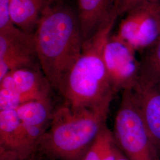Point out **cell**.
<instances>
[{
    "mask_svg": "<svg viewBox=\"0 0 160 160\" xmlns=\"http://www.w3.org/2000/svg\"><path fill=\"white\" fill-rule=\"evenodd\" d=\"M34 34L41 69L52 88L58 90L82 50L77 10L62 1L52 0L43 12Z\"/></svg>",
    "mask_w": 160,
    "mask_h": 160,
    "instance_id": "obj_1",
    "label": "cell"
},
{
    "mask_svg": "<svg viewBox=\"0 0 160 160\" xmlns=\"http://www.w3.org/2000/svg\"><path fill=\"white\" fill-rule=\"evenodd\" d=\"M114 15L90 40L83 43L81 54L64 77L58 91L72 108H87L109 113L114 97L104 61V46L111 35Z\"/></svg>",
    "mask_w": 160,
    "mask_h": 160,
    "instance_id": "obj_2",
    "label": "cell"
},
{
    "mask_svg": "<svg viewBox=\"0 0 160 160\" xmlns=\"http://www.w3.org/2000/svg\"><path fill=\"white\" fill-rule=\"evenodd\" d=\"M108 115L87 108H72L64 103L54 110L38 148L60 159L78 160L106 124Z\"/></svg>",
    "mask_w": 160,
    "mask_h": 160,
    "instance_id": "obj_3",
    "label": "cell"
},
{
    "mask_svg": "<svg viewBox=\"0 0 160 160\" xmlns=\"http://www.w3.org/2000/svg\"><path fill=\"white\" fill-rule=\"evenodd\" d=\"M113 135L116 143L129 160H160L149 135L133 88L122 92L115 116Z\"/></svg>",
    "mask_w": 160,
    "mask_h": 160,
    "instance_id": "obj_4",
    "label": "cell"
},
{
    "mask_svg": "<svg viewBox=\"0 0 160 160\" xmlns=\"http://www.w3.org/2000/svg\"><path fill=\"white\" fill-rule=\"evenodd\" d=\"M120 22L116 35L136 51H145L160 38V0L135 6Z\"/></svg>",
    "mask_w": 160,
    "mask_h": 160,
    "instance_id": "obj_5",
    "label": "cell"
},
{
    "mask_svg": "<svg viewBox=\"0 0 160 160\" xmlns=\"http://www.w3.org/2000/svg\"><path fill=\"white\" fill-rule=\"evenodd\" d=\"M136 52L116 34L110 36L104 46L103 58L115 94L132 89L137 84L140 63L136 57Z\"/></svg>",
    "mask_w": 160,
    "mask_h": 160,
    "instance_id": "obj_6",
    "label": "cell"
},
{
    "mask_svg": "<svg viewBox=\"0 0 160 160\" xmlns=\"http://www.w3.org/2000/svg\"><path fill=\"white\" fill-rule=\"evenodd\" d=\"M23 68H40L34 33L15 25L0 30V80L10 71Z\"/></svg>",
    "mask_w": 160,
    "mask_h": 160,
    "instance_id": "obj_7",
    "label": "cell"
},
{
    "mask_svg": "<svg viewBox=\"0 0 160 160\" xmlns=\"http://www.w3.org/2000/svg\"><path fill=\"white\" fill-rule=\"evenodd\" d=\"M51 88L40 68L15 69L0 80V89L10 92L19 106L32 100L50 97Z\"/></svg>",
    "mask_w": 160,
    "mask_h": 160,
    "instance_id": "obj_8",
    "label": "cell"
},
{
    "mask_svg": "<svg viewBox=\"0 0 160 160\" xmlns=\"http://www.w3.org/2000/svg\"><path fill=\"white\" fill-rule=\"evenodd\" d=\"M1 154L26 160L37 147L32 142L16 110H0Z\"/></svg>",
    "mask_w": 160,
    "mask_h": 160,
    "instance_id": "obj_9",
    "label": "cell"
},
{
    "mask_svg": "<svg viewBox=\"0 0 160 160\" xmlns=\"http://www.w3.org/2000/svg\"><path fill=\"white\" fill-rule=\"evenodd\" d=\"M54 110L50 97L30 101L16 109L29 139L37 148L51 125Z\"/></svg>",
    "mask_w": 160,
    "mask_h": 160,
    "instance_id": "obj_10",
    "label": "cell"
},
{
    "mask_svg": "<svg viewBox=\"0 0 160 160\" xmlns=\"http://www.w3.org/2000/svg\"><path fill=\"white\" fill-rule=\"evenodd\" d=\"M145 125L160 157V83L133 88Z\"/></svg>",
    "mask_w": 160,
    "mask_h": 160,
    "instance_id": "obj_11",
    "label": "cell"
},
{
    "mask_svg": "<svg viewBox=\"0 0 160 160\" xmlns=\"http://www.w3.org/2000/svg\"><path fill=\"white\" fill-rule=\"evenodd\" d=\"M77 11L83 43L90 40L104 24L118 14L115 0H78Z\"/></svg>",
    "mask_w": 160,
    "mask_h": 160,
    "instance_id": "obj_12",
    "label": "cell"
},
{
    "mask_svg": "<svg viewBox=\"0 0 160 160\" xmlns=\"http://www.w3.org/2000/svg\"><path fill=\"white\" fill-rule=\"evenodd\" d=\"M52 0H9L13 24L29 33H34L41 16Z\"/></svg>",
    "mask_w": 160,
    "mask_h": 160,
    "instance_id": "obj_13",
    "label": "cell"
},
{
    "mask_svg": "<svg viewBox=\"0 0 160 160\" xmlns=\"http://www.w3.org/2000/svg\"><path fill=\"white\" fill-rule=\"evenodd\" d=\"M118 148L113 132L106 124L82 160H116L120 151Z\"/></svg>",
    "mask_w": 160,
    "mask_h": 160,
    "instance_id": "obj_14",
    "label": "cell"
},
{
    "mask_svg": "<svg viewBox=\"0 0 160 160\" xmlns=\"http://www.w3.org/2000/svg\"><path fill=\"white\" fill-rule=\"evenodd\" d=\"M138 84L150 86L160 83V39L143 51L139 60Z\"/></svg>",
    "mask_w": 160,
    "mask_h": 160,
    "instance_id": "obj_15",
    "label": "cell"
},
{
    "mask_svg": "<svg viewBox=\"0 0 160 160\" xmlns=\"http://www.w3.org/2000/svg\"><path fill=\"white\" fill-rule=\"evenodd\" d=\"M14 25L12 20L9 0H0V30Z\"/></svg>",
    "mask_w": 160,
    "mask_h": 160,
    "instance_id": "obj_16",
    "label": "cell"
},
{
    "mask_svg": "<svg viewBox=\"0 0 160 160\" xmlns=\"http://www.w3.org/2000/svg\"><path fill=\"white\" fill-rule=\"evenodd\" d=\"M160 0H115V9L118 16L126 14L132 8L140 4Z\"/></svg>",
    "mask_w": 160,
    "mask_h": 160,
    "instance_id": "obj_17",
    "label": "cell"
},
{
    "mask_svg": "<svg viewBox=\"0 0 160 160\" xmlns=\"http://www.w3.org/2000/svg\"><path fill=\"white\" fill-rule=\"evenodd\" d=\"M129 160L127 158H126V157H125V155H124L121 152H120V151H119V154H118V158H117V160Z\"/></svg>",
    "mask_w": 160,
    "mask_h": 160,
    "instance_id": "obj_18",
    "label": "cell"
},
{
    "mask_svg": "<svg viewBox=\"0 0 160 160\" xmlns=\"http://www.w3.org/2000/svg\"><path fill=\"white\" fill-rule=\"evenodd\" d=\"M1 160H17L16 159H14L12 157H7V156H1Z\"/></svg>",
    "mask_w": 160,
    "mask_h": 160,
    "instance_id": "obj_19",
    "label": "cell"
},
{
    "mask_svg": "<svg viewBox=\"0 0 160 160\" xmlns=\"http://www.w3.org/2000/svg\"></svg>",
    "mask_w": 160,
    "mask_h": 160,
    "instance_id": "obj_20",
    "label": "cell"
}]
</instances>
